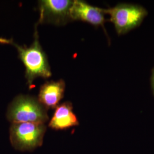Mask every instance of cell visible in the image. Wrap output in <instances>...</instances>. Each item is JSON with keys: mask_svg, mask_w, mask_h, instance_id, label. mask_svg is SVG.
I'll return each mask as SVG.
<instances>
[{"mask_svg": "<svg viewBox=\"0 0 154 154\" xmlns=\"http://www.w3.org/2000/svg\"><path fill=\"white\" fill-rule=\"evenodd\" d=\"M65 90V83L62 80L48 81L40 88L39 102L48 110L55 109L63 98Z\"/></svg>", "mask_w": 154, "mask_h": 154, "instance_id": "52a82bcc", "label": "cell"}, {"mask_svg": "<svg viewBox=\"0 0 154 154\" xmlns=\"http://www.w3.org/2000/svg\"><path fill=\"white\" fill-rule=\"evenodd\" d=\"M79 125L77 116L72 111L71 102H66L58 105L49 123V127L55 130L69 128Z\"/></svg>", "mask_w": 154, "mask_h": 154, "instance_id": "ba28073f", "label": "cell"}, {"mask_svg": "<svg viewBox=\"0 0 154 154\" xmlns=\"http://www.w3.org/2000/svg\"><path fill=\"white\" fill-rule=\"evenodd\" d=\"M34 36V40L29 47L20 46L12 39L0 38V44L11 45L18 50L19 58L25 67V78L29 88L33 85L34 80L37 78H48L51 75L48 58L39 41L36 26Z\"/></svg>", "mask_w": 154, "mask_h": 154, "instance_id": "6da1fadb", "label": "cell"}, {"mask_svg": "<svg viewBox=\"0 0 154 154\" xmlns=\"http://www.w3.org/2000/svg\"><path fill=\"white\" fill-rule=\"evenodd\" d=\"M104 9L90 5L85 1H73L70 9L72 20L88 22L94 26L102 25L105 22Z\"/></svg>", "mask_w": 154, "mask_h": 154, "instance_id": "8992f818", "label": "cell"}, {"mask_svg": "<svg viewBox=\"0 0 154 154\" xmlns=\"http://www.w3.org/2000/svg\"><path fill=\"white\" fill-rule=\"evenodd\" d=\"M105 13L110 16V20L119 34L126 32L137 26L145 16L142 8L131 5L117 6L109 9H104Z\"/></svg>", "mask_w": 154, "mask_h": 154, "instance_id": "5b68a950", "label": "cell"}, {"mask_svg": "<svg viewBox=\"0 0 154 154\" xmlns=\"http://www.w3.org/2000/svg\"><path fill=\"white\" fill-rule=\"evenodd\" d=\"M73 1L42 0L39 1L38 24L51 23L64 25L71 21L70 9Z\"/></svg>", "mask_w": 154, "mask_h": 154, "instance_id": "277c9868", "label": "cell"}, {"mask_svg": "<svg viewBox=\"0 0 154 154\" xmlns=\"http://www.w3.org/2000/svg\"><path fill=\"white\" fill-rule=\"evenodd\" d=\"M48 110L38 99L28 95H19L8 106L6 118L14 123L45 124L49 119Z\"/></svg>", "mask_w": 154, "mask_h": 154, "instance_id": "7a4b0ae2", "label": "cell"}, {"mask_svg": "<svg viewBox=\"0 0 154 154\" xmlns=\"http://www.w3.org/2000/svg\"><path fill=\"white\" fill-rule=\"evenodd\" d=\"M46 127L35 123H14L10 127V140L17 150L33 151L43 143Z\"/></svg>", "mask_w": 154, "mask_h": 154, "instance_id": "3957f363", "label": "cell"}]
</instances>
